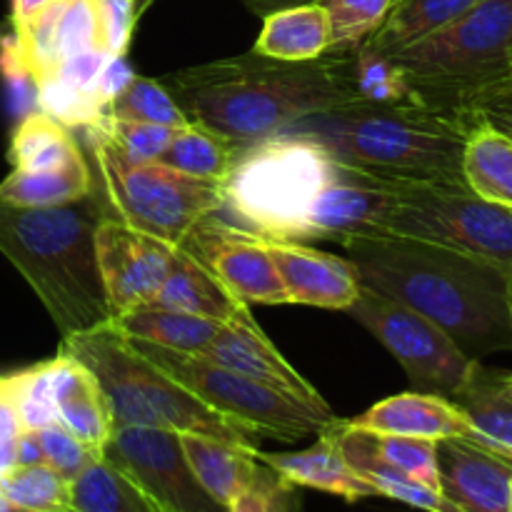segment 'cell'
Instances as JSON below:
<instances>
[{"instance_id": "cell-1", "label": "cell", "mask_w": 512, "mask_h": 512, "mask_svg": "<svg viewBox=\"0 0 512 512\" xmlns=\"http://www.w3.org/2000/svg\"><path fill=\"white\" fill-rule=\"evenodd\" d=\"M400 183L343 163L313 138L280 130L245 145L223 180V210L260 238L328 240L343 248L378 235Z\"/></svg>"}, {"instance_id": "cell-2", "label": "cell", "mask_w": 512, "mask_h": 512, "mask_svg": "<svg viewBox=\"0 0 512 512\" xmlns=\"http://www.w3.org/2000/svg\"><path fill=\"white\" fill-rule=\"evenodd\" d=\"M360 285L433 320L468 358L512 350L510 273L443 245L400 235L343 245Z\"/></svg>"}, {"instance_id": "cell-3", "label": "cell", "mask_w": 512, "mask_h": 512, "mask_svg": "<svg viewBox=\"0 0 512 512\" xmlns=\"http://www.w3.org/2000/svg\"><path fill=\"white\" fill-rule=\"evenodd\" d=\"M160 83L195 123L250 145L305 115L358 100L355 48L320 58L275 60L248 53L165 75Z\"/></svg>"}, {"instance_id": "cell-4", "label": "cell", "mask_w": 512, "mask_h": 512, "mask_svg": "<svg viewBox=\"0 0 512 512\" xmlns=\"http://www.w3.org/2000/svg\"><path fill=\"white\" fill-rule=\"evenodd\" d=\"M473 125L468 115L418 100H353L305 115L283 130L313 138L343 163L380 178L465 183L463 150Z\"/></svg>"}, {"instance_id": "cell-5", "label": "cell", "mask_w": 512, "mask_h": 512, "mask_svg": "<svg viewBox=\"0 0 512 512\" xmlns=\"http://www.w3.org/2000/svg\"><path fill=\"white\" fill-rule=\"evenodd\" d=\"M100 218L93 193L53 208H18L0 200V253L33 288L63 338L110 320L95 258Z\"/></svg>"}, {"instance_id": "cell-6", "label": "cell", "mask_w": 512, "mask_h": 512, "mask_svg": "<svg viewBox=\"0 0 512 512\" xmlns=\"http://www.w3.org/2000/svg\"><path fill=\"white\" fill-rule=\"evenodd\" d=\"M58 353L83 363L98 378L108 400L115 428L140 425V428L195 433L240 448H258L255 430L195 398L188 388L175 383L168 373L150 363L133 348L128 335L115 328L113 320L83 333L65 335Z\"/></svg>"}, {"instance_id": "cell-7", "label": "cell", "mask_w": 512, "mask_h": 512, "mask_svg": "<svg viewBox=\"0 0 512 512\" xmlns=\"http://www.w3.org/2000/svg\"><path fill=\"white\" fill-rule=\"evenodd\" d=\"M393 58L418 103L468 115L475 95L512 78V0H478Z\"/></svg>"}, {"instance_id": "cell-8", "label": "cell", "mask_w": 512, "mask_h": 512, "mask_svg": "<svg viewBox=\"0 0 512 512\" xmlns=\"http://www.w3.org/2000/svg\"><path fill=\"white\" fill-rule=\"evenodd\" d=\"M75 130L83 133L80 143L93 160V173H98L100 190L113 218L180 245L195 223L223 210V183L190 178L160 165L158 160L130 163L95 123Z\"/></svg>"}, {"instance_id": "cell-9", "label": "cell", "mask_w": 512, "mask_h": 512, "mask_svg": "<svg viewBox=\"0 0 512 512\" xmlns=\"http://www.w3.org/2000/svg\"><path fill=\"white\" fill-rule=\"evenodd\" d=\"M378 235L443 245L512 273V210L480 198L465 183L403 180Z\"/></svg>"}, {"instance_id": "cell-10", "label": "cell", "mask_w": 512, "mask_h": 512, "mask_svg": "<svg viewBox=\"0 0 512 512\" xmlns=\"http://www.w3.org/2000/svg\"><path fill=\"white\" fill-rule=\"evenodd\" d=\"M128 340L143 358L158 365L175 383L188 388L195 398L223 413L225 418L248 425L260 438L295 443L308 435H320L338 420L335 415L318 413L300 400L248 375L223 368L203 355L180 353L135 338Z\"/></svg>"}, {"instance_id": "cell-11", "label": "cell", "mask_w": 512, "mask_h": 512, "mask_svg": "<svg viewBox=\"0 0 512 512\" xmlns=\"http://www.w3.org/2000/svg\"><path fill=\"white\" fill-rule=\"evenodd\" d=\"M348 313L395 355L418 393L453 398L478 360L468 358L445 330L408 305L360 285Z\"/></svg>"}, {"instance_id": "cell-12", "label": "cell", "mask_w": 512, "mask_h": 512, "mask_svg": "<svg viewBox=\"0 0 512 512\" xmlns=\"http://www.w3.org/2000/svg\"><path fill=\"white\" fill-rule=\"evenodd\" d=\"M155 505L158 512H228L195 478L180 445V433L120 425L103 450Z\"/></svg>"}, {"instance_id": "cell-13", "label": "cell", "mask_w": 512, "mask_h": 512, "mask_svg": "<svg viewBox=\"0 0 512 512\" xmlns=\"http://www.w3.org/2000/svg\"><path fill=\"white\" fill-rule=\"evenodd\" d=\"M178 248L198 260L240 303H288V293L265 250L263 238L250 230L210 213L190 228Z\"/></svg>"}, {"instance_id": "cell-14", "label": "cell", "mask_w": 512, "mask_h": 512, "mask_svg": "<svg viewBox=\"0 0 512 512\" xmlns=\"http://www.w3.org/2000/svg\"><path fill=\"white\" fill-rule=\"evenodd\" d=\"M175 253L178 245L103 215L95 225V258L110 318L155 300L173 268Z\"/></svg>"}, {"instance_id": "cell-15", "label": "cell", "mask_w": 512, "mask_h": 512, "mask_svg": "<svg viewBox=\"0 0 512 512\" xmlns=\"http://www.w3.org/2000/svg\"><path fill=\"white\" fill-rule=\"evenodd\" d=\"M200 355L223 365V368L260 380V383L300 400V403L318 410V413L333 415V410L320 398L318 390L270 343L268 335L260 330V325L250 315V308H243L233 320H228L218 333V338Z\"/></svg>"}, {"instance_id": "cell-16", "label": "cell", "mask_w": 512, "mask_h": 512, "mask_svg": "<svg viewBox=\"0 0 512 512\" xmlns=\"http://www.w3.org/2000/svg\"><path fill=\"white\" fill-rule=\"evenodd\" d=\"M275 263L288 303L348 310L360 293V280L348 258L323 253L295 240L263 238Z\"/></svg>"}, {"instance_id": "cell-17", "label": "cell", "mask_w": 512, "mask_h": 512, "mask_svg": "<svg viewBox=\"0 0 512 512\" xmlns=\"http://www.w3.org/2000/svg\"><path fill=\"white\" fill-rule=\"evenodd\" d=\"M440 490L463 512H510L512 463L470 440H438Z\"/></svg>"}, {"instance_id": "cell-18", "label": "cell", "mask_w": 512, "mask_h": 512, "mask_svg": "<svg viewBox=\"0 0 512 512\" xmlns=\"http://www.w3.org/2000/svg\"><path fill=\"white\" fill-rule=\"evenodd\" d=\"M345 425L375 435H405V438L428 440L460 438L475 443V428L453 400L418 393V390L380 400L358 418L345 420Z\"/></svg>"}, {"instance_id": "cell-19", "label": "cell", "mask_w": 512, "mask_h": 512, "mask_svg": "<svg viewBox=\"0 0 512 512\" xmlns=\"http://www.w3.org/2000/svg\"><path fill=\"white\" fill-rule=\"evenodd\" d=\"M335 425V423H333ZM333 425L323 430L318 443L298 453H263L258 448V460L273 468L280 478L293 483L295 488H313L320 493L343 498L345 503H360L368 498H380L378 490L345 460Z\"/></svg>"}, {"instance_id": "cell-20", "label": "cell", "mask_w": 512, "mask_h": 512, "mask_svg": "<svg viewBox=\"0 0 512 512\" xmlns=\"http://www.w3.org/2000/svg\"><path fill=\"white\" fill-rule=\"evenodd\" d=\"M50 398L58 423H63L90 450L103 453L115 423L98 378L83 363L58 353L53 358Z\"/></svg>"}, {"instance_id": "cell-21", "label": "cell", "mask_w": 512, "mask_h": 512, "mask_svg": "<svg viewBox=\"0 0 512 512\" xmlns=\"http://www.w3.org/2000/svg\"><path fill=\"white\" fill-rule=\"evenodd\" d=\"M455 405L475 428V445L512 463V373L485 368L478 360L463 388L453 395Z\"/></svg>"}, {"instance_id": "cell-22", "label": "cell", "mask_w": 512, "mask_h": 512, "mask_svg": "<svg viewBox=\"0 0 512 512\" xmlns=\"http://www.w3.org/2000/svg\"><path fill=\"white\" fill-rule=\"evenodd\" d=\"M333 435L338 440L340 450H343L345 460L378 490L380 498L398 500V503L410 505L415 510L423 512H463L453 500L445 498L440 490L428 488V485L418 483L415 478L405 475L403 470L393 468L385 463L370 445L368 433L363 430H353L345 425V420H335Z\"/></svg>"}, {"instance_id": "cell-23", "label": "cell", "mask_w": 512, "mask_h": 512, "mask_svg": "<svg viewBox=\"0 0 512 512\" xmlns=\"http://www.w3.org/2000/svg\"><path fill=\"white\" fill-rule=\"evenodd\" d=\"M180 445L198 483L223 508H230V503L253 483L263 465L255 455L258 448H240L208 435L180 433Z\"/></svg>"}, {"instance_id": "cell-24", "label": "cell", "mask_w": 512, "mask_h": 512, "mask_svg": "<svg viewBox=\"0 0 512 512\" xmlns=\"http://www.w3.org/2000/svg\"><path fill=\"white\" fill-rule=\"evenodd\" d=\"M8 163L23 173H53L88 165L75 130L53 115L35 110L15 123L8 145Z\"/></svg>"}, {"instance_id": "cell-25", "label": "cell", "mask_w": 512, "mask_h": 512, "mask_svg": "<svg viewBox=\"0 0 512 512\" xmlns=\"http://www.w3.org/2000/svg\"><path fill=\"white\" fill-rule=\"evenodd\" d=\"M110 320L128 338L193 355L203 353L218 338V333L225 325L220 320L168 308V305H160L155 300L135 305V308L125 310V313L113 315Z\"/></svg>"}, {"instance_id": "cell-26", "label": "cell", "mask_w": 512, "mask_h": 512, "mask_svg": "<svg viewBox=\"0 0 512 512\" xmlns=\"http://www.w3.org/2000/svg\"><path fill=\"white\" fill-rule=\"evenodd\" d=\"M263 20L253 53L300 63L320 58L330 48V18L320 3L278 10L265 15Z\"/></svg>"}, {"instance_id": "cell-27", "label": "cell", "mask_w": 512, "mask_h": 512, "mask_svg": "<svg viewBox=\"0 0 512 512\" xmlns=\"http://www.w3.org/2000/svg\"><path fill=\"white\" fill-rule=\"evenodd\" d=\"M155 303L168 305V308L183 310V313L203 315V318L220 320L228 323L243 308L250 305L235 300L203 265L195 258H190L183 248H178L170 268L168 278H165L163 288L155 295Z\"/></svg>"}, {"instance_id": "cell-28", "label": "cell", "mask_w": 512, "mask_h": 512, "mask_svg": "<svg viewBox=\"0 0 512 512\" xmlns=\"http://www.w3.org/2000/svg\"><path fill=\"white\" fill-rule=\"evenodd\" d=\"M245 145L238 140L220 135L218 130L190 120L183 128H175L173 138L160 153L158 163L210 183H223L240 158Z\"/></svg>"}, {"instance_id": "cell-29", "label": "cell", "mask_w": 512, "mask_h": 512, "mask_svg": "<svg viewBox=\"0 0 512 512\" xmlns=\"http://www.w3.org/2000/svg\"><path fill=\"white\" fill-rule=\"evenodd\" d=\"M463 180L475 195L512 210V135L475 123L465 140Z\"/></svg>"}, {"instance_id": "cell-30", "label": "cell", "mask_w": 512, "mask_h": 512, "mask_svg": "<svg viewBox=\"0 0 512 512\" xmlns=\"http://www.w3.org/2000/svg\"><path fill=\"white\" fill-rule=\"evenodd\" d=\"M68 512H158L143 490L103 453L70 483Z\"/></svg>"}, {"instance_id": "cell-31", "label": "cell", "mask_w": 512, "mask_h": 512, "mask_svg": "<svg viewBox=\"0 0 512 512\" xmlns=\"http://www.w3.org/2000/svg\"><path fill=\"white\" fill-rule=\"evenodd\" d=\"M478 0H398L388 20L365 43L385 55H395L435 33L443 25L453 23Z\"/></svg>"}, {"instance_id": "cell-32", "label": "cell", "mask_w": 512, "mask_h": 512, "mask_svg": "<svg viewBox=\"0 0 512 512\" xmlns=\"http://www.w3.org/2000/svg\"><path fill=\"white\" fill-rule=\"evenodd\" d=\"M93 193V168L53 170V173H23L13 170L0 183V200L18 208H53L78 203Z\"/></svg>"}, {"instance_id": "cell-33", "label": "cell", "mask_w": 512, "mask_h": 512, "mask_svg": "<svg viewBox=\"0 0 512 512\" xmlns=\"http://www.w3.org/2000/svg\"><path fill=\"white\" fill-rule=\"evenodd\" d=\"M0 493L30 512H68L70 480L48 463L13 465L0 475Z\"/></svg>"}, {"instance_id": "cell-34", "label": "cell", "mask_w": 512, "mask_h": 512, "mask_svg": "<svg viewBox=\"0 0 512 512\" xmlns=\"http://www.w3.org/2000/svg\"><path fill=\"white\" fill-rule=\"evenodd\" d=\"M103 115L120 120H140V123L165 125V128H183L190 123L170 90L160 80L133 75L125 88L108 103Z\"/></svg>"}, {"instance_id": "cell-35", "label": "cell", "mask_w": 512, "mask_h": 512, "mask_svg": "<svg viewBox=\"0 0 512 512\" xmlns=\"http://www.w3.org/2000/svg\"><path fill=\"white\" fill-rule=\"evenodd\" d=\"M398 0H323L330 18V48L345 50L365 43L388 20Z\"/></svg>"}, {"instance_id": "cell-36", "label": "cell", "mask_w": 512, "mask_h": 512, "mask_svg": "<svg viewBox=\"0 0 512 512\" xmlns=\"http://www.w3.org/2000/svg\"><path fill=\"white\" fill-rule=\"evenodd\" d=\"M370 445L375 453L390 463L393 468L403 470L405 475L415 478L428 488L440 490V468H438V440L428 438H405V435H375L368 433ZM443 493V490H440Z\"/></svg>"}, {"instance_id": "cell-37", "label": "cell", "mask_w": 512, "mask_h": 512, "mask_svg": "<svg viewBox=\"0 0 512 512\" xmlns=\"http://www.w3.org/2000/svg\"><path fill=\"white\" fill-rule=\"evenodd\" d=\"M93 123L118 145V150L130 163H155L175 133V128H165V125L120 120L110 115H100Z\"/></svg>"}, {"instance_id": "cell-38", "label": "cell", "mask_w": 512, "mask_h": 512, "mask_svg": "<svg viewBox=\"0 0 512 512\" xmlns=\"http://www.w3.org/2000/svg\"><path fill=\"white\" fill-rule=\"evenodd\" d=\"M298 503V488L263 463L253 483L230 503L228 512H298Z\"/></svg>"}, {"instance_id": "cell-39", "label": "cell", "mask_w": 512, "mask_h": 512, "mask_svg": "<svg viewBox=\"0 0 512 512\" xmlns=\"http://www.w3.org/2000/svg\"><path fill=\"white\" fill-rule=\"evenodd\" d=\"M35 433H38L45 463L53 470H58L65 480H70V483L88 468V463L95 455H100L95 453V450H90L85 443H80L63 423H58V420L43 425V428H38Z\"/></svg>"}, {"instance_id": "cell-40", "label": "cell", "mask_w": 512, "mask_h": 512, "mask_svg": "<svg viewBox=\"0 0 512 512\" xmlns=\"http://www.w3.org/2000/svg\"><path fill=\"white\" fill-rule=\"evenodd\" d=\"M100 18V35H103V50L113 58L125 55L133 40L138 18L130 0H95Z\"/></svg>"}, {"instance_id": "cell-41", "label": "cell", "mask_w": 512, "mask_h": 512, "mask_svg": "<svg viewBox=\"0 0 512 512\" xmlns=\"http://www.w3.org/2000/svg\"><path fill=\"white\" fill-rule=\"evenodd\" d=\"M465 113L475 123L493 125V128L512 135V78L498 85H490L483 93L475 95L468 108H465Z\"/></svg>"}, {"instance_id": "cell-42", "label": "cell", "mask_w": 512, "mask_h": 512, "mask_svg": "<svg viewBox=\"0 0 512 512\" xmlns=\"http://www.w3.org/2000/svg\"><path fill=\"white\" fill-rule=\"evenodd\" d=\"M45 463L43 448L35 430L23 428L20 430L18 440H15V465H38Z\"/></svg>"}, {"instance_id": "cell-43", "label": "cell", "mask_w": 512, "mask_h": 512, "mask_svg": "<svg viewBox=\"0 0 512 512\" xmlns=\"http://www.w3.org/2000/svg\"><path fill=\"white\" fill-rule=\"evenodd\" d=\"M255 15H270L278 13V10L285 8H298V5H313V3H323V0H243Z\"/></svg>"}, {"instance_id": "cell-44", "label": "cell", "mask_w": 512, "mask_h": 512, "mask_svg": "<svg viewBox=\"0 0 512 512\" xmlns=\"http://www.w3.org/2000/svg\"><path fill=\"white\" fill-rule=\"evenodd\" d=\"M50 0H13V13H10V20H13V30H20L28 25V20L43 8Z\"/></svg>"}, {"instance_id": "cell-45", "label": "cell", "mask_w": 512, "mask_h": 512, "mask_svg": "<svg viewBox=\"0 0 512 512\" xmlns=\"http://www.w3.org/2000/svg\"><path fill=\"white\" fill-rule=\"evenodd\" d=\"M130 3H133L135 18H138V23H140V18H143V15H145V10H148L150 5L155 3V0H130Z\"/></svg>"}, {"instance_id": "cell-46", "label": "cell", "mask_w": 512, "mask_h": 512, "mask_svg": "<svg viewBox=\"0 0 512 512\" xmlns=\"http://www.w3.org/2000/svg\"><path fill=\"white\" fill-rule=\"evenodd\" d=\"M0 512H30V510L20 508V505H15L13 500H8L3 493H0Z\"/></svg>"}, {"instance_id": "cell-47", "label": "cell", "mask_w": 512, "mask_h": 512, "mask_svg": "<svg viewBox=\"0 0 512 512\" xmlns=\"http://www.w3.org/2000/svg\"><path fill=\"white\" fill-rule=\"evenodd\" d=\"M508 300H510V318H512V273H510V288H508Z\"/></svg>"}, {"instance_id": "cell-48", "label": "cell", "mask_w": 512, "mask_h": 512, "mask_svg": "<svg viewBox=\"0 0 512 512\" xmlns=\"http://www.w3.org/2000/svg\"><path fill=\"white\" fill-rule=\"evenodd\" d=\"M510 512H512V483H510Z\"/></svg>"}]
</instances>
